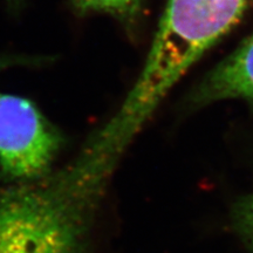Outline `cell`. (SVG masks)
Returning a JSON list of instances; mask_svg holds the SVG:
<instances>
[{"label": "cell", "instance_id": "1", "mask_svg": "<svg viewBox=\"0 0 253 253\" xmlns=\"http://www.w3.org/2000/svg\"><path fill=\"white\" fill-rule=\"evenodd\" d=\"M119 163L84 147L67 164L0 186V253H96Z\"/></svg>", "mask_w": 253, "mask_h": 253}, {"label": "cell", "instance_id": "2", "mask_svg": "<svg viewBox=\"0 0 253 253\" xmlns=\"http://www.w3.org/2000/svg\"><path fill=\"white\" fill-rule=\"evenodd\" d=\"M252 4L253 0H169L140 78L99 134L126 151L176 82Z\"/></svg>", "mask_w": 253, "mask_h": 253}, {"label": "cell", "instance_id": "3", "mask_svg": "<svg viewBox=\"0 0 253 253\" xmlns=\"http://www.w3.org/2000/svg\"><path fill=\"white\" fill-rule=\"evenodd\" d=\"M1 67V61H0ZM63 137L34 103L0 91V182L27 183L55 169Z\"/></svg>", "mask_w": 253, "mask_h": 253}, {"label": "cell", "instance_id": "4", "mask_svg": "<svg viewBox=\"0 0 253 253\" xmlns=\"http://www.w3.org/2000/svg\"><path fill=\"white\" fill-rule=\"evenodd\" d=\"M237 99L253 106V34L199 82L190 95L194 106Z\"/></svg>", "mask_w": 253, "mask_h": 253}, {"label": "cell", "instance_id": "5", "mask_svg": "<svg viewBox=\"0 0 253 253\" xmlns=\"http://www.w3.org/2000/svg\"><path fill=\"white\" fill-rule=\"evenodd\" d=\"M72 2L82 13H106L126 27H134L140 20L145 0H72Z\"/></svg>", "mask_w": 253, "mask_h": 253}, {"label": "cell", "instance_id": "6", "mask_svg": "<svg viewBox=\"0 0 253 253\" xmlns=\"http://www.w3.org/2000/svg\"><path fill=\"white\" fill-rule=\"evenodd\" d=\"M242 223L244 225L245 232L248 233L249 238L253 243V196L245 204L242 212Z\"/></svg>", "mask_w": 253, "mask_h": 253}]
</instances>
